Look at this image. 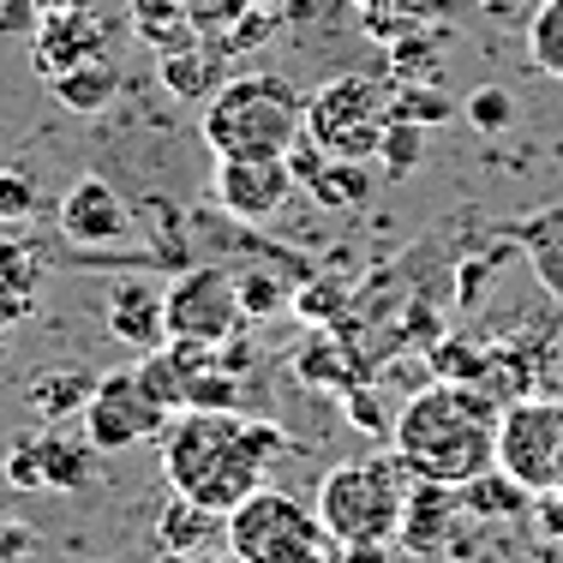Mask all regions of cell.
<instances>
[{"mask_svg":"<svg viewBox=\"0 0 563 563\" xmlns=\"http://www.w3.org/2000/svg\"><path fill=\"white\" fill-rule=\"evenodd\" d=\"M109 336L139 347L144 354H156V347L168 342V324H163V288H151V282H120L114 300H109Z\"/></svg>","mask_w":563,"mask_h":563,"instance_id":"4fadbf2b","label":"cell"},{"mask_svg":"<svg viewBox=\"0 0 563 563\" xmlns=\"http://www.w3.org/2000/svg\"><path fill=\"white\" fill-rule=\"evenodd\" d=\"M43 300V264H36L31 246L19 240H0V330L24 324Z\"/></svg>","mask_w":563,"mask_h":563,"instance_id":"5bb4252c","label":"cell"},{"mask_svg":"<svg viewBox=\"0 0 563 563\" xmlns=\"http://www.w3.org/2000/svg\"><path fill=\"white\" fill-rule=\"evenodd\" d=\"M48 85H55V97L73 114H102L120 90V66L109 55H90V60H78V73H55Z\"/></svg>","mask_w":563,"mask_h":563,"instance_id":"2e32d148","label":"cell"},{"mask_svg":"<svg viewBox=\"0 0 563 563\" xmlns=\"http://www.w3.org/2000/svg\"><path fill=\"white\" fill-rule=\"evenodd\" d=\"M294 372H300L306 384H330V390H354L360 384V360L347 354V342H330V336H312L294 354Z\"/></svg>","mask_w":563,"mask_h":563,"instance_id":"7402d4cb","label":"cell"},{"mask_svg":"<svg viewBox=\"0 0 563 563\" xmlns=\"http://www.w3.org/2000/svg\"><path fill=\"white\" fill-rule=\"evenodd\" d=\"M528 55L545 78L563 85V0H540L528 19Z\"/></svg>","mask_w":563,"mask_h":563,"instance_id":"603a6c76","label":"cell"},{"mask_svg":"<svg viewBox=\"0 0 563 563\" xmlns=\"http://www.w3.org/2000/svg\"><path fill=\"white\" fill-rule=\"evenodd\" d=\"M55 228L78 252H144V217H132L126 192L102 174L73 180V192L55 205ZM144 258L163 264V252H144Z\"/></svg>","mask_w":563,"mask_h":563,"instance_id":"52a82bcc","label":"cell"},{"mask_svg":"<svg viewBox=\"0 0 563 563\" xmlns=\"http://www.w3.org/2000/svg\"><path fill=\"white\" fill-rule=\"evenodd\" d=\"M336 563H384V545H342Z\"/></svg>","mask_w":563,"mask_h":563,"instance_id":"836d02e7","label":"cell"},{"mask_svg":"<svg viewBox=\"0 0 563 563\" xmlns=\"http://www.w3.org/2000/svg\"><path fill=\"white\" fill-rule=\"evenodd\" d=\"M228 552L246 563H336L342 545L324 533L312 504L282 486H258L246 504L228 509Z\"/></svg>","mask_w":563,"mask_h":563,"instance_id":"5b68a950","label":"cell"},{"mask_svg":"<svg viewBox=\"0 0 563 563\" xmlns=\"http://www.w3.org/2000/svg\"><path fill=\"white\" fill-rule=\"evenodd\" d=\"M36 210V186L19 168H0V217H31Z\"/></svg>","mask_w":563,"mask_h":563,"instance_id":"f1b7e54d","label":"cell"},{"mask_svg":"<svg viewBox=\"0 0 563 563\" xmlns=\"http://www.w3.org/2000/svg\"><path fill=\"white\" fill-rule=\"evenodd\" d=\"M378 156H384V174H413V168H420V156H426V126H413V120H390Z\"/></svg>","mask_w":563,"mask_h":563,"instance_id":"cb8c5ba5","label":"cell"},{"mask_svg":"<svg viewBox=\"0 0 563 563\" xmlns=\"http://www.w3.org/2000/svg\"><path fill=\"white\" fill-rule=\"evenodd\" d=\"M390 120V85H378L372 73H336L306 97V144L336 163H372Z\"/></svg>","mask_w":563,"mask_h":563,"instance_id":"8992f818","label":"cell"},{"mask_svg":"<svg viewBox=\"0 0 563 563\" xmlns=\"http://www.w3.org/2000/svg\"><path fill=\"white\" fill-rule=\"evenodd\" d=\"M455 492H462V509L474 521H516V516L533 509V492L516 486L504 467H486V474H474L467 486H455Z\"/></svg>","mask_w":563,"mask_h":563,"instance_id":"9a60e30c","label":"cell"},{"mask_svg":"<svg viewBox=\"0 0 563 563\" xmlns=\"http://www.w3.org/2000/svg\"><path fill=\"white\" fill-rule=\"evenodd\" d=\"M306 132V97L282 73H234L198 114L210 156H288Z\"/></svg>","mask_w":563,"mask_h":563,"instance_id":"3957f363","label":"cell"},{"mask_svg":"<svg viewBox=\"0 0 563 563\" xmlns=\"http://www.w3.org/2000/svg\"><path fill=\"white\" fill-rule=\"evenodd\" d=\"M156 563H192V558H180V552H163V558H156Z\"/></svg>","mask_w":563,"mask_h":563,"instance_id":"e575fe53","label":"cell"},{"mask_svg":"<svg viewBox=\"0 0 563 563\" xmlns=\"http://www.w3.org/2000/svg\"><path fill=\"white\" fill-rule=\"evenodd\" d=\"M516 240L528 246L533 271H540V282L563 300V205L558 210H540V217H528L516 228Z\"/></svg>","mask_w":563,"mask_h":563,"instance_id":"d6986e66","label":"cell"},{"mask_svg":"<svg viewBox=\"0 0 563 563\" xmlns=\"http://www.w3.org/2000/svg\"><path fill=\"white\" fill-rule=\"evenodd\" d=\"M24 552H31V533H24V528H0V563H19Z\"/></svg>","mask_w":563,"mask_h":563,"instance_id":"d6a6232c","label":"cell"},{"mask_svg":"<svg viewBox=\"0 0 563 563\" xmlns=\"http://www.w3.org/2000/svg\"><path fill=\"white\" fill-rule=\"evenodd\" d=\"M7 479L19 492H43V455H36V438H19L7 455Z\"/></svg>","mask_w":563,"mask_h":563,"instance_id":"83f0119b","label":"cell"},{"mask_svg":"<svg viewBox=\"0 0 563 563\" xmlns=\"http://www.w3.org/2000/svg\"><path fill=\"white\" fill-rule=\"evenodd\" d=\"M217 85H222L217 55H198V48H168V60H163V90H168V97L210 102V97H217Z\"/></svg>","mask_w":563,"mask_h":563,"instance_id":"44dd1931","label":"cell"},{"mask_svg":"<svg viewBox=\"0 0 563 563\" xmlns=\"http://www.w3.org/2000/svg\"><path fill=\"white\" fill-rule=\"evenodd\" d=\"M396 120H413V126H438V120L462 114L450 97H438V90H401V97H390Z\"/></svg>","mask_w":563,"mask_h":563,"instance_id":"4316f807","label":"cell"},{"mask_svg":"<svg viewBox=\"0 0 563 563\" xmlns=\"http://www.w3.org/2000/svg\"><path fill=\"white\" fill-rule=\"evenodd\" d=\"M498 401L486 384H450L432 378L420 396L401 401L390 426V450L413 479L438 486H467L474 474L498 467Z\"/></svg>","mask_w":563,"mask_h":563,"instance_id":"7a4b0ae2","label":"cell"},{"mask_svg":"<svg viewBox=\"0 0 563 563\" xmlns=\"http://www.w3.org/2000/svg\"><path fill=\"white\" fill-rule=\"evenodd\" d=\"M85 438L90 450H132V444H151V438H163V426L174 420V413L156 401L151 390H144L139 366H120V372H102L97 390H90L85 401Z\"/></svg>","mask_w":563,"mask_h":563,"instance_id":"9c48e42d","label":"cell"},{"mask_svg":"<svg viewBox=\"0 0 563 563\" xmlns=\"http://www.w3.org/2000/svg\"><path fill=\"white\" fill-rule=\"evenodd\" d=\"M156 444H163V474L174 498L205 504L217 516L271 486V462L294 450L276 426L246 420L240 408H180Z\"/></svg>","mask_w":563,"mask_h":563,"instance_id":"6da1fadb","label":"cell"},{"mask_svg":"<svg viewBox=\"0 0 563 563\" xmlns=\"http://www.w3.org/2000/svg\"><path fill=\"white\" fill-rule=\"evenodd\" d=\"M210 563H246V558H234V552H217V558H210Z\"/></svg>","mask_w":563,"mask_h":563,"instance_id":"d590c367","label":"cell"},{"mask_svg":"<svg viewBox=\"0 0 563 563\" xmlns=\"http://www.w3.org/2000/svg\"><path fill=\"white\" fill-rule=\"evenodd\" d=\"M90 390H97V378L90 372H78V366H60V372H36L31 378V390H24V401H31L43 420H78L85 413V401H90Z\"/></svg>","mask_w":563,"mask_h":563,"instance_id":"e0dca14e","label":"cell"},{"mask_svg":"<svg viewBox=\"0 0 563 563\" xmlns=\"http://www.w3.org/2000/svg\"><path fill=\"white\" fill-rule=\"evenodd\" d=\"M462 492L455 486H438V479H413L408 486V504H401V521H396V545L408 558H444L455 528H462Z\"/></svg>","mask_w":563,"mask_h":563,"instance_id":"7c38bea8","label":"cell"},{"mask_svg":"<svg viewBox=\"0 0 563 563\" xmlns=\"http://www.w3.org/2000/svg\"><path fill=\"white\" fill-rule=\"evenodd\" d=\"M347 420H354L360 432H384V401H378V390L354 384V390H347Z\"/></svg>","mask_w":563,"mask_h":563,"instance_id":"f546056e","label":"cell"},{"mask_svg":"<svg viewBox=\"0 0 563 563\" xmlns=\"http://www.w3.org/2000/svg\"><path fill=\"white\" fill-rule=\"evenodd\" d=\"M563 462V401L516 396L498 413V467L528 492H552Z\"/></svg>","mask_w":563,"mask_h":563,"instance_id":"ba28073f","label":"cell"},{"mask_svg":"<svg viewBox=\"0 0 563 563\" xmlns=\"http://www.w3.org/2000/svg\"><path fill=\"white\" fill-rule=\"evenodd\" d=\"M240 300H234V276L217 264H186L180 276L163 288V324L168 342H205L217 347L228 336H240Z\"/></svg>","mask_w":563,"mask_h":563,"instance_id":"30bf717a","label":"cell"},{"mask_svg":"<svg viewBox=\"0 0 563 563\" xmlns=\"http://www.w3.org/2000/svg\"><path fill=\"white\" fill-rule=\"evenodd\" d=\"M36 455H43V492H85L90 438L78 444V438H66V432H48V438H36Z\"/></svg>","mask_w":563,"mask_h":563,"instance_id":"ffe728a7","label":"cell"},{"mask_svg":"<svg viewBox=\"0 0 563 563\" xmlns=\"http://www.w3.org/2000/svg\"><path fill=\"white\" fill-rule=\"evenodd\" d=\"M234 300H240V312H246V318H276L282 306L294 300V294L282 288L276 276H258V271H246V276H234Z\"/></svg>","mask_w":563,"mask_h":563,"instance_id":"d4e9b609","label":"cell"},{"mask_svg":"<svg viewBox=\"0 0 563 563\" xmlns=\"http://www.w3.org/2000/svg\"><path fill=\"white\" fill-rule=\"evenodd\" d=\"M552 492H563V462H558V486H552Z\"/></svg>","mask_w":563,"mask_h":563,"instance_id":"8d00e7d4","label":"cell"},{"mask_svg":"<svg viewBox=\"0 0 563 563\" xmlns=\"http://www.w3.org/2000/svg\"><path fill=\"white\" fill-rule=\"evenodd\" d=\"M467 7H479L486 19H498V24H528L540 0H467Z\"/></svg>","mask_w":563,"mask_h":563,"instance_id":"4dcf8cb0","label":"cell"},{"mask_svg":"<svg viewBox=\"0 0 563 563\" xmlns=\"http://www.w3.org/2000/svg\"><path fill=\"white\" fill-rule=\"evenodd\" d=\"M462 120L474 132H509V120H516V102H509V90L498 85H479L474 97L462 102Z\"/></svg>","mask_w":563,"mask_h":563,"instance_id":"484cf974","label":"cell"},{"mask_svg":"<svg viewBox=\"0 0 563 563\" xmlns=\"http://www.w3.org/2000/svg\"><path fill=\"white\" fill-rule=\"evenodd\" d=\"M156 533H163V552L198 558V545H205V540H228V516H217V509H205V504L174 498L163 509V521H156Z\"/></svg>","mask_w":563,"mask_h":563,"instance_id":"ac0fdd59","label":"cell"},{"mask_svg":"<svg viewBox=\"0 0 563 563\" xmlns=\"http://www.w3.org/2000/svg\"><path fill=\"white\" fill-rule=\"evenodd\" d=\"M413 474L390 455H360V462H336L318 479V521L336 545H390L401 504H408Z\"/></svg>","mask_w":563,"mask_h":563,"instance_id":"277c9868","label":"cell"},{"mask_svg":"<svg viewBox=\"0 0 563 563\" xmlns=\"http://www.w3.org/2000/svg\"><path fill=\"white\" fill-rule=\"evenodd\" d=\"M401 19H450L455 7H467V0H390Z\"/></svg>","mask_w":563,"mask_h":563,"instance_id":"1f68e13d","label":"cell"},{"mask_svg":"<svg viewBox=\"0 0 563 563\" xmlns=\"http://www.w3.org/2000/svg\"><path fill=\"white\" fill-rule=\"evenodd\" d=\"M210 192H217V210L228 222L264 228L294 198V168L288 156H217Z\"/></svg>","mask_w":563,"mask_h":563,"instance_id":"8fae6325","label":"cell"}]
</instances>
